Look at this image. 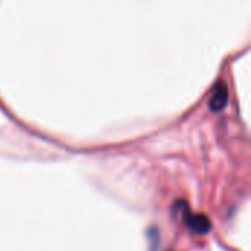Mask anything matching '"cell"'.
Segmentation results:
<instances>
[{
  "label": "cell",
  "instance_id": "cell-1",
  "mask_svg": "<svg viewBox=\"0 0 251 251\" xmlns=\"http://www.w3.org/2000/svg\"><path fill=\"white\" fill-rule=\"evenodd\" d=\"M175 212L181 213L184 218V224L188 226V229L196 234V235H206L210 232L212 229V222L206 215H200V213H193L190 212L188 206L185 201H178L175 204Z\"/></svg>",
  "mask_w": 251,
  "mask_h": 251
},
{
  "label": "cell",
  "instance_id": "cell-2",
  "mask_svg": "<svg viewBox=\"0 0 251 251\" xmlns=\"http://www.w3.org/2000/svg\"><path fill=\"white\" fill-rule=\"evenodd\" d=\"M228 100H229V90H228V85L226 82L224 81H219L215 88H213V93L210 96V100H209V107L212 112H221L226 107L228 104Z\"/></svg>",
  "mask_w": 251,
  "mask_h": 251
}]
</instances>
